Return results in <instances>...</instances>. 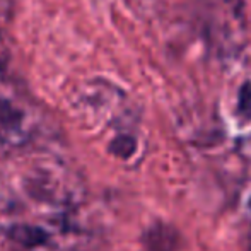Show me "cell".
Instances as JSON below:
<instances>
[{"label":"cell","mask_w":251,"mask_h":251,"mask_svg":"<svg viewBox=\"0 0 251 251\" xmlns=\"http://www.w3.org/2000/svg\"><path fill=\"white\" fill-rule=\"evenodd\" d=\"M9 236L26 248L45 245L48 241V232L41 227H36V226H12Z\"/></svg>","instance_id":"2"},{"label":"cell","mask_w":251,"mask_h":251,"mask_svg":"<svg viewBox=\"0 0 251 251\" xmlns=\"http://www.w3.org/2000/svg\"><path fill=\"white\" fill-rule=\"evenodd\" d=\"M7 50H5V47H3V41H2V38H0V69H3L5 67V63H7Z\"/></svg>","instance_id":"6"},{"label":"cell","mask_w":251,"mask_h":251,"mask_svg":"<svg viewBox=\"0 0 251 251\" xmlns=\"http://www.w3.org/2000/svg\"><path fill=\"white\" fill-rule=\"evenodd\" d=\"M238 115L243 120H251V82H246L239 89L238 98Z\"/></svg>","instance_id":"5"},{"label":"cell","mask_w":251,"mask_h":251,"mask_svg":"<svg viewBox=\"0 0 251 251\" xmlns=\"http://www.w3.org/2000/svg\"><path fill=\"white\" fill-rule=\"evenodd\" d=\"M23 120L19 109H16L9 101L0 100V125L5 126V128H14L17 126Z\"/></svg>","instance_id":"4"},{"label":"cell","mask_w":251,"mask_h":251,"mask_svg":"<svg viewBox=\"0 0 251 251\" xmlns=\"http://www.w3.org/2000/svg\"><path fill=\"white\" fill-rule=\"evenodd\" d=\"M142 243L147 251H176L181 246V234L175 226L155 222L144 232Z\"/></svg>","instance_id":"1"},{"label":"cell","mask_w":251,"mask_h":251,"mask_svg":"<svg viewBox=\"0 0 251 251\" xmlns=\"http://www.w3.org/2000/svg\"><path fill=\"white\" fill-rule=\"evenodd\" d=\"M137 149V142L133 137L130 135H120L109 144V152L116 157L122 159H128L133 155V152Z\"/></svg>","instance_id":"3"}]
</instances>
